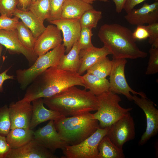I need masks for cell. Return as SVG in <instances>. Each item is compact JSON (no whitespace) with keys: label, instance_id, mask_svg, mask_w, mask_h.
Masks as SVG:
<instances>
[{"label":"cell","instance_id":"83f0119b","mask_svg":"<svg viewBox=\"0 0 158 158\" xmlns=\"http://www.w3.org/2000/svg\"><path fill=\"white\" fill-rule=\"evenodd\" d=\"M18 38L25 47L33 51L36 39L30 30L22 21H19L16 28Z\"/></svg>","mask_w":158,"mask_h":158},{"label":"cell","instance_id":"52a82bcc","mask_svg":"<svg viewBox=\"0 0 158 158\" xmlns=\"http://www.w3.org/2000/svg\"><path fill=\"white\" fill-rule=\"evenodd\" d=\"M109 127H99L92 135L80 143L68 145L63 150L64 158H97L99 144L107 135Z\"/></svg>","mask_w":158,"mask_h":158},{"label":"cell","instance_id":"277c9868","mask_svg":"<svg viewBox=\"0 0 158 158\" xmlns=\"http://www.w3.org/2000/svg\"><path fill=\"white\" fill-rule=\"evenodd\" d=\"M54 122L60 138L71 145L80 143L99 127L98 121L90 112L70 117L61 115Z\"/></svg>","mask_w":158,"mask_h":158},{"label":"cell","instance_id":"60d3db41","mask_svg":"<svg viewBox=\"0 0 158 158\" xmlns=\"http://www.w3.org/2000/svg\"><path fill=\"white\" fill-rule=\"evenodd\" d=\"M115 4L116 11L118 13H121L123 9L126 0H112Z\"/></svg>","mask_w":158,"mask_h":158},{"label":"cell","instance_id":"cb8c5ba5","mask_svg":"<svg viewBox=\"0 0 158 158\" xmlns=\"http://www.w3.org/2000/svg\"><path fill=\"white\" fill-rule=\"evenodd\" d=\"M82 76L85 89H89L95 96L109 90V83L106 78H101L87 72Z\"/></svg>","mask_w":158,"mask_h":158},{"label":"cell","instance_id":"f35d334b","mask_svg":"<svg viewBox=\"0 0 158 158\" xmlns=\"http://www.w3.org/2000/svg\"><path fill=\"white\" fill-rule=\"evenodd\" d=\"M146 0H126L123 9L127 13L130 12L137 5ZM158 1V0H154Z\"/></svg>","mask_w":158,"mask_h":158},{"label":"cell","instance_id":"5b68a950","mask_svg":"<svg viewBox=\"0 0 158 158\" xmlns=\"http://www.w3.org/2000/svg\"><path fill=\"white\" fill-rule=\"evenodd\" d=\"M98 101L97 111L92 114V118L99 122L100 128L110 127L113 123L131 111L132 108H125L119 103L121 97L116 94L108 90L96 96Z\"/></svg>","mask_w":158,"mask_h":158},{"label":"cell","instance_id":"ee69618b","mask_svg":"<svg viewBox=\"0 0 158 158\" xmlns=\"http://www.w3.org/2000/svg\"><path fill=\"white\" fill-rule=\"evenodd\" d=\"M3 49V46L0 44V58L1 56V52Z\"/></svg>","mask_w":158,"mask_h":158},{"label":"cell","instance_id":"30bf717a","mask_svg":"<svg viewBox=\"0 0 158 158\" xmlns=\"http://www.w3.org/2000/svg\"><path fill=\"white\" fill-rule=\"evenodd\" d=\"M132 99L143 111L146 117V129L138 142L139 145L142 146L158 133V110L154 107V102L147 97H139L134 95Z\"/></svg>","mask_w":158,"mask_h":158},{"label":"cell","instance_id":"8992f818","mask_svg":"<svg viewBox=\"0 0 158 158\" xmlns=\"http://www.w3.org/2000/svg\"><path fill=\"white\" fill-rule=\"evenodd\" d=\"M65 47L62 44L50 51L38 56L28 68L16 71V78L22 90H25L36 78L47 69L57 66L61 56L65 54Z\"/></svg>","mask_w":158,"mask_h":158},{"label":"cell","instance_id":"f546056e","mask_svg":"<svg viewBox=\"0 0 158 158\" xmlns=\"http://www.w3.org/2000/svg\"><path fill=\"white\" fill-rule=\"evenodd\" d=\"M11 128L8 107L5 105L0 107V135L6 136Z\"/></svg>","mask_w":158,"mask_h":158},{"label":"cell","instance_id":"7402d4cb","mask_svg":"<svg viewBox=\"0 0 158 158\" xmlns=\"http://www.w3.org/2000/svg\"><path fill=\"white\" fill-rule=\"evenodd\" d=\"M13 16L20 19L30 30L36 40L46 28L44 22L40 20L30 10L24 11L17 8Z\"/></svg>","mask_w":158,"mask_h":158},{"label":"cell","instance_id":"ba28073f","mask_svg":"<svg viewBox=\"0 0 158 158\" xmlns=\"http://www.w3.org/2000/svg\"><path fill=\"white\" fill-rule=\"evenodd\" d=\"M112 66L109 76V90L116 94H122L129 100L133 101L132 96L138 95L141 97H147L143 92H138L132 89L126 81L125 74V68L127 61L125 59L113 58Z\"/></svg>","mask_w":158,"mask_h":158},{"label":"cell","instance_id":"8d00e7d4","mask_svg":"<svg viewBox=\"0 0 158 158\" xmlns=\"http://www.w3.org/2000/svg\"><path fill=\"white\" fill-rule=\"evenodd\" d=\"M132 35L133 38L136 40L146 39L149 37V35L146 26L144 25H138L133 32Z\"/></svg>","mask_w":158,"mask_h":158},{"label":"cell","instance_id":"d590c367","mask_svg":"<svg viewBox=\"0 0 158 158\" xmlns=\"http://www.w3.org/2000/svg\"><path fill=\"white\" fill-rule=\"evenodd\" d=\"M149 33V43L152 47L158 48V22L146 26Z\"/></svg>","mask_w":158,"mask_h":158},{"label":"cell","instance_id":"f1b7e54d","mask_svg":"<svg viewBox=\"0 0 158 158\" xmlns=\"http://www.w3.org/2000/svg\"><path fill=\"white\" fill-rule=\"evenodd\" d=\"M102 17V12L101 11H97L94 8L87 10L79 19L81 28H88L92 29L96 28Z\"/></svg>","mask_w":158,"mask_h":158},{"label":"cell","instance_id":"44dd1931","mask_svg":"<svg viewBox=\"0 0 158 158\" xmlns=\"http://www.w3.org/2000/svg\"><path fill=\"white\" fill-rule=\"evenodd\" d=\"M34 131L30 128H16L11 129L6 138L11 149L19 148L34 139Z\"/></svg>","mask_w":158,"mask_h":158},{"label":"cell","instance_id":"6da1fadb","mask_svg":"<svg viewBox=\"0 0 158 158\" xmlns=\"http://www.w3.org/2000/svg\"><path fill=\"white\" fill-rule=\"evenodd\" d=\"M79 85L85 88L83 76L77 73L51 67L36 78L25 89L21 100L31 102L39 98L53 96L67 88Z\"/></svg>","mask_w":158,"mask_h":158},{"label":"cell","instance_id":"3957f363","mask_svg":"<svg viewBox=\"0 0 158 158\" xmlns=\"http://www.w3.org/2000/svg\"><path fill=\"white\" fill-rule=\"evenodd\" d=\"M132 33L128 28L120 24H105L101 26L98 36L113 58L134 59L146 57L147 53L139 49Z\"/></svg>","mask_w":158,"mask_h":158},{"label":"cell","instance_id":"ab89813d","mask_svg":"<svg viewBox=\"0 0 158 158\" xmlns=\"http://www.w3.org/2000/svg\"><path fill=\"white\" fill-rule=\"evenodd\" d=\"M9 68L5 70L4 71L0 73V92L3 91V85L5 81L8 79H13L14 76L9 75L7 74V72Z\"/></svg>","mask_w":158,"mask_h":158},{"label":"cell","instance_id":"ffe728a7","mask_svg":"<svg viewBox=\"0 0 158 158\" xmlns=\"http://www.w3.org/2000/svg\"><path fill=\"white\" fill-rule=\"evenodd\" d=\"M92 8L91 4L81 0H66L60 18L79 19L85 12Z\"/></svg>","mask_w":158,"mask_h":158},{"label":"cell","instance_id":"e0dca14e","mask_svg":"<svg viewBox=\"0 0 158 158\" xmlns=\"http://www.w3.org/2000/svg\"><path fill=\"white\" fill-rule=\"evenodd\" d=\"M34 139L18 148L11 149L6 158H57Z\"/></svg>","mask_w":158,"mask_h":158},{"label":"cell","instance_id":"9a60e30c","mask_svg":"<svg viewBox=\"0 0 158 158\" xmlns=\"http://www.w3.org/2000/svg\"><path fill=\"white\" fill-rule=\"evenodd\" d=\"M124 17L132 25H143L158 22V1L149 4L145 3L141 8H133Z\"/></svg>","mask_w":158,"mask_h":158},{"label":"cell","instance_id":"ac0fdd59","mask_svg":"<svg viewBox=\"0 0 158 158\" xmlns=\"http://www.w3.org/2000/svg\"><path fill=\"white\" fill-rule=\"evenodd\" d=\"M111 54L109 50L104 46L101 48L95 47L81 49L79 56L81 64L78 73L80 75L102 58Z\"/></svg>","mask_w":158,"mask_h":158},{"label":"cell","instance_id":"7c38bea8","mask_svg":"<svg viewBox=\"0 0 158 158\" xmlns=\"http://www.w3.org/2000/svg\"><path fill=\"white\" fill-rule=\"evenodd\" d=\"M0 44L4 46L11 53L21 54L32 65L38 57L33 51L25 47L19 41L16 29L0 30Z\"/></svg>","mask_w":158,"mask_h":158},{"label":"cell","instance_id":"9c48e42d","mask_svg":"<svg viewBox=\"0 0 158 158\" xmlns=\"http://www.w3.org/2000/svg\"><path fill=\"white\" fill-rule=\"evenodd\" d=\"M135 135L134 121L129 112L109 127L106 135L115 145L121 149L126 142L134 139Z\"/></svg>","mask_w":158,"mask_h":158},{"label":"cell","instance_id":"484cf974","mask_svg":"<svg viewBox=\"0 0 158 158\" xmlns=\"http://www.w3.org/2000/svg\"><path fill=\"white\" fill-rule=\"evenodd\" d=\"M112 66V61L110 60L106 56L100 59L86 71L98 77L104 78L109 76Z\"/></svg>","mask_w":158,"mask_h":158},{"label":"cell","instance_id":"2e32d148","mask_svg":"<svg viewBox=\"0 0 158 158\" xmlns=\"http://www.w3.org/2000/svg\"><path fill=\"white\" fill-rule=\"evenodd\" d=\"M49 22L62 32V44L65 47V52L68 53L79 37L81 29L79 19L60 18Z\"/></svg>","mask_w":158,"mask_h":158},{"label":"cell","instance_id":"4dcf8cb0","mask_svg":"<svg viewBox=\"0 0 158 158\" xmlns=\"http://www.w3.org/2000/svg\"><path fill=\"white\" fill-rule=\"evenodd\" d=\"M149 52L150 56L145 72L146 75L154 74L158 72V48L152 47Z\"/></svg>","mask_w":158,"mask_h":158},{"label":"cell","instance_id":"d6986e66","mask_svg":"<svg viewBox=\"0 0 158 158\" xmlns=\"http://www.w3.org/2000/svg\"><path fill=\"white\" fill-rule=\"evenodd\" d=\"M32 113L29 128L32 130L40 123L48 120H54L61 115L55 111L48 109L44 106L43 98L35 99L31 102Z\"/></svg>","mask_w":158,"mask_h":158},{"label":"cell","instance_id":"d6a6232c","mask_svg":"<svg viewBox=\"0 0 158 158\" xmlns=\"http://www.w3.org/2000/svg\"><path fill=\"white\" fill-rule=\"evenodd\" d=\"M66 0H50V13L47 20H59L61 18L64 3Z\"/></svg>","mask_w":158,"mask_h":158},{"label":"cell","instance_id":"1f68e13d","mask_svg":"<svg viewBox=\"0 0 158 158\" xmlns=\"http://www.w3.org/2000/svg\"><path fill=\"white\" fill-rule=\"evenodd\" d=\"M92 35V28H81L80 36L77 41L80 50L94 46L91 41V37Z\"/></svg>","mask_w":158,"mask_h":158},{"label":"cell","instance_id":"7a4b0ae2","mask_svg":"<svg viewBox=\"0 0 158 158\" xmlns=\"http://www.w3.org/2000/svg\"><path fill=\"white\" fill-rule=\"evenodd\" d=\"M43 99L44 104L49 109L65 116L90 112L98 108L97 96L89 91L81 90L75 86Z\"/></svg>","mask_w":158,"mask_h":158},{"label":"cell","instance_id":"7bdbcfd3","mask_svg":"<svg viewBox=\"0 0 158 158\" xmlns=\"http://www.w3.org/2000/svg\"><path fill=\"white\" fill-rule=\"evenodd\" d=\"M83 1L90 4H92L93 3L94 1H102L104 2H108L109 1L108 0H81Z\"/></svg>","mask_w":158,"mask_h":158},{"label":"cell","instance_id":"5bb4252c","mask_svg":"<svg viewBox=\"0 0 158 158\" xmlns=\"http://www.w3.org/2000/svg\"><path fill=\"white\" fill-rule=\"evenodd\" d=\"M62 41L61 30L56 26L49 25L36 40L33 51L38 56L61 44Z\"/></svg>","mask_w":158,"mask_h":158},{"label":"cell","instance_id":"74e56055","mask_svg":"<svg viewBox=\"0 0 158 158\" xmlns=\"http://www.w3.org/2000/svg\"><path fill=\"white\" fill-rule=\"evenodd\" d=\"M11 149L6 136L0 135V158H6Z\"/></svg>","mask_w":158,"mask_h":158},{"label":"cell","instance_id":"8fae6325","mask_svg":"<svg viewBox=\"0 0 158 158\" xmlns=\"http://www.w3.org/2000/svg\"><path fill=\"white\" fill-rule=\"evenodd\" d=\"M34 139L53 153L57 149L63 150L69 145L60 137L53 120H50L46 125L34 131Z\"/></svg>","mask_w":158,"mask_h":158},{"label":"cell","instance_id":"d4e9b609","mask_svg":"<svg viewBox=\"0 0 158 158\" xmlns=\"http://www.w3.org/2000/svg\"><path fill=\"white\" fill-rule=\"evenodd\" d=\"M97 158H124L123 149L115 145L106 135L100 142L98 146Z\"/></svg>","mask_w":158,"mask_h":158},{"label":"cell","instance_id":"e575fe53","mask_svg":"<svg viewBox=\"0 0 158 158\" xmlns=\"http://www.w3.org/2000/svg\"><path fill=\"white\" fill-rule=\"evenodd\" d=\"M19 18L16 16L11 18L6 15H1L0 16V30L16 29L19 22Z\"/></svg>","mask_w":158,"mask_h":158},{"label":"cell","instance_id":"836d02e7","mask_svg":"<svg viewBox=\"0 0 158 158\" xmlns=\"http://www.w3.org/2000/svg\"><path fill=\"white\" fill-rule=\"evenodd\" d=\"M18 0H0V14L11 18L17 8Z\"/></svg>","mask_w":158,"mask_h":158},{"label":"cell","instance_id":"b9f144b4","mask_svg":"<svg viewBox=\"0 0 158 158\" xmlns=\"http://www.w3.org/2000/svg\"><path fill=\"white\" fill-rule=\"evenodd\" d=\"M18 3L22 7V10L24 11H27L29 8L32 2V0H18Z\"/></svg>","mask_w":158,"mask_h":158},{"label":"cell","instance_id":"603a6c76","mask_svg":"<svg viewBox=\"0 0 158 158\" xmlns=\"http://www.w3.org/2000/svg\"><path fill=\"white\" fill-rule=\"evenodd\" d=\"M80 49L78 41L70 51L61 58L57 68L60 70L77 73L81 64L79 56Z\"/></svg>","mask_w":158,"mask_h":158},{"label":"cell","instance_id":"4316f807","mask_svg":"<svg viewBox=\"0 0 158 158\" xmlns=\"http://www.w3.org/2000/svg\"><path fill=\"white\" fill-rule=\"evenodd\" d=\"M29 10L40 20L44 22L49 16L50 0H38L32 1Z\"/></svg>","mask_w":158,"mask_h":158},{"label":"cell","instance_id":"4fadbf2b","mask_svg":"<svg viewBox=\"0 0 158 158\" xmlns=\"http://www.w3.org/2000/svg\"><path fill=\"white\" fill-rule=\"evenodd\" d=\"M8 108L11 129L16 128H29L33 109L31 102L20 99L11 103Z\"/></svg>","mask_w":158,"mask_h":158},{"label":"cell","instance_id":"f6af8a7d","mask_svg":"<svg viewBox=\"0 0 158 158\" xmlns=\"http://www.w3.org/2000/svg\"><path fill=\"white\" fill-rule=\"evenodd\" d=\"M37 0H32V1H37Z\"/></svg>","mask_w":158,"mask_h":158}]
</instances>
